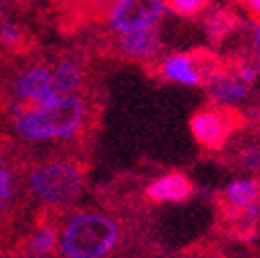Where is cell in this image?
<instances>
[{
  "instance_id": "4",
  "label": "cell",
  "mask_w": 260,
  "mask_h": 258,
  "mask_svg": "<svg viewBox=\"0 0 260 258\" xmlns=\"http://www.w3.org/2000/svg\"><path fill=\"white\" fill-rule=\"evenodd\" d=\"M164 13V0H114L108 11V19L114 31L124 34L133 29L155 27Z\"/></svg>"
},
{
  "instance_id": "21",
  "label": "cell",
  "mask_w": 260,
  "mask_h": 258,
  "mask_svg": "<svg viewBox=\"0 0 260 258\" xmlns=\"http://www.w3.org/2000/svg\"><path fill=\"white\" fill-rule=\"evenodd\" d=\"M246 7H250V11H252L254 15H258V11H260V0H246Z\"/></svg>"
},
{
  "instance_id": "6",
  "label": "cell",
  "mask_w": 260,
  "mask_h": 258,
  "mask_svg": "<svg viewBox=\"0 0 260 258\" xmlns=\"http://www.w3.org/2000/svg\"><path fill=\"white\" fill-rule=\"evenodd\" d=\"M15 93L21 102H29V104H42L54 98L58 91L54 89L52 71L36 67L21 73L19 79L15 81Z\"/></svg>"
},
{
  "instance_id": "9",
  "label": "cell",
  "mask_w": 260,
  "mask_h": 258,
  "mask_svg": "<svg viewBox=\"0 0 260 258\" xmlns=\"http://www.w3.org/2000/svg\"><path fill=\"white\" fill-rule=\"evenodd\" d=\"M120 48L126 56L135 60H149L153 58L161 48V38L155 27H143L124 31L120 38Z\"/></svg>"
},
{
  "instance_id": "14",
  "label": "cell",
  "mask_w": 260,
  "mask_h": 258,
  "mask_svg": "<svg viewBox=\"0 0 260 258\" xmlns=\"http://www.w3.org/2000/svg\"><path fill=\"white\" fill-rule=\"evenodd\" d=\"M56 242H58V234L54 228H42L36 232V236L29 240L27 244V254L29 256H48L52 254V250L56 248Z\"/></svg>"
},
{
  "instance_id": "7",
  "label": "cell",
  "mask_w": 260,
  "mask_h": 258,
  "mask_svg": "<svg viewBox=\"0 0 260 258\" xmlns=\"http://www.w3.org/2000/svg\"><path fill=\"white\" fill-rule=\"evenodd\" d=\"M161 71H164L166 79L180 83V85H188V87H197L207 81L203 64L197 58L186 56V54H174V56L166 58Z\"/></svg>"
},
{
  "instance_id": "3",
  "label": "cell",
  "mask_w": 260,
  "mask_h": 258,
  "mask_svg": "<svg viewBox=\"0 0 260 258\" xmlns=\"http://www.w3.org/2000/svg\"><path fill=\"white\" fill-rule=\"evenodd\" d=\"M29 188L44 203H67L83 190V174L73 164H44L29 174Z\"/></svg>"
},
{
  "instance_id": "20",
  "label": "cell",
  "mask_w": 260,
  "mask_h": 258,
  "mask_svg": "<svg viewBox=\"0 0 260 258\" xmlns=\"http://www.w3.org/2000/svg\"><path fill=\"white\" fill-rule=\"evenodd\" d=\"M242 166L246 170H258V151L256 149H248L242 155Z\"/></svg>"
},
{
  "instance_id": "8",
  "label": "cell",
  "mask_w": 260,
  "mask_h": 258,
  "mask_svg": "<svg viewBox=\"0 0 260 258\" xmlns=\"http://www.w3.org/2000/svg\"><path fill=\"white\" fill-rule=\"evenodd\" d=\"M192 195V184L184 174H166L153 180L147 188V197L155 203H182Z\"/></svg>"
},
{
  "instance_id": "10",
  "label": "cell",
  "mask_w": 260,
  "mask_h": 258,
  "mask_svg": "<svg viewBox=\"0 0 260 258\" xmlns=\"http://www.w3.org/2000/svg\"><path fill=\"white\" fill-rule=\"evenodd\" d=\"M211 95L217 104H238L248 98V83L238 77L213 75L211 79Z\"/></svg>"
},
{
  "instance_id": "22",
  "label": "cell",
  "mask_w": 260,
  "mask_h": 258,
  "mask_svg": "<svg viewBox=\"0 0 260 258\" xmlns=\"http://www.w3.org/2000/svg\"><path fill=\"white\" fill-rule=\"evenodd\" d=\"M5 3H7V0H0V11H3V7H5Z\"/></svg>"
},
{
  "instance_id": "2",
  "label": "cell",
  "mask_w": 260,
  "mask_h": 258,
  "mask_svg": "<svg viewBox=\"0 0 260 258\" xmlns=\"http://www.w3.org/2000/svg\"><path fill=\"white\" fill-rule=\"evenodd\" d=\"M118 240L116 221L100 213H81L64 228L60 252L69 258H102L118 246Z\"/></svg>"
},
{
  "instance_id": "11",
  "label": "cell",
  "mask_w": 260,
  "mask_h": 258,
  "mask_svg": "<svg viewBox=\"0 0 260 258\" xmlns=\"http://www.w3.org/2000/svg\"><path fill=\"white\" fill-rule=\"evenodd\" d=\"M64 13L71 19L87 21V19H102L108 15L114 0H60Z\"/></svg>"
},
{
  "instance_id": "15",
  "label": "cell",
  "mask_w": 260,
  "mask_h": 258,
  "mask_svg": "<svg viewBox=\"0 0 260 258\" xmlns=\"http://www.w3.org/2000/svg\"><path fill=\"white\" fill-rule=\"evenodd\" d=\"M236 25V19L232 13H225V11H217L213 17H209L207 21V31H209V36L213 40L217 38H223L225 34H230V31L234 29Z\"/></svg>"
},
{
  "instance_id": "19",
  "label": "cell",
  "mask_w": 260,
  "mask_h": 258,
  "mask_svg": "<svg viewBox=\"0 0 260 258\" xmlns=\"http://www.w3.org/2000/svg\"><path fill=\"white\" fill-rule=\"evenodd\" d=\"M256 75H258V71H256V67H252V64H242V67H238V73H236V77L248 85L256 81Z\"/></svg>"
},
{
  "instance_id": "18",
  "label": "cell",
  "mask_w": 260,
  "mask_h": 258,
  "mask_svg": "<svg viewBox=\"0 0 260 258\" xmlns=\"http://www.w3.org/2000/svg\"><path fill=\"white\" fill-rule=\"evenodd\" d=\"M13 199V178L9 172L0 170V209H5Z\"/></svg>"
},
{
  "instance_id": "17",
  "label": "cell",
  "mask_w": 260,
  "mask_h": 258,
  "mask_svg": "<svg viewBox=\"0 0 260 258\" xmlns=\"http://www.w3.org/2000/svg\"><path fill=\"white\" fill-rule=\"evenodd\" d=\"M25 42V34L17 27V25H0V44L5 48H11V50H19Z\"/></svg>"
},
{
  "instance_id": "5",
  "label": "cell",
  "mask_w": 260,
  "mask_h": 258,
  "mask_svg": "<svg viewBox=\"0 0 260 258\" xmlns=\"http://www.w3.org/2000/svg\"><path fill=\"white\" fill-rule=\"evenodd\" d=\"M190 131L201 145L209 149H217L225 143L227 135H230V122H227V118L221 112L203 110L192 116Z\"/></svg>"
},
{
  "instance_id": "16",
  "label": "cell",
  "mask_w": 260,
  "mask_h": 258,
  "mask_svg": "<svg viewBox=\"0 0 260 258\" xmlns=\"http://www.w3.org/2000/svg\"><path fill=\"white\" fill-rule=\"evenodd\" d=\"M209 3L211 0H168V7L182 17H194L203 13L209 7Z\"/></svg>"
},
{
  "instance_id": "13",
  "label": "cell",
  "mask_w": 260,
  "mask_h": 258,
  "mask_svg": "<svg viewBox=\"0 0 260 258\" xmlns=\"http://www.w3.org/2000/svg\"><path fill=\"white\" fill-rule=\"evenodd\" d=\"M81 69L79 64L71 62V60H64L60 62L56 71H52V81H54V89L58 93H73L79 85H81Z\"/></svg>"
},
{
  "instance_id": "1",
  "label": "cell",
  "mask_w": 260,
  "mask_h": 258,
  "mask_svg": "<svg viewBox=\"0 0 260 258\" xmlns=\"http://www.w3.org/2000/svg\"><path fill=\"white\" fill-rule=\"evenodd\" d=\"M13 120L19 137L27 141L67 139L79 133L85 118V106L73 93H56L42 104L17 102L13 108Z\"/></svg>"
},
{
  "instance_id": "12",
  "label": "cell",
  "mask_w": 260,
  "mask_h": 258,
  "mask_svg": "<svg viewBox=\"0 0 260 258\" xmlns=\"http://www.w3.org/2000/svg\"><path fill=\"white\" fill-rule=\"evenodd\" d=\"M225 199L234 209L244 211L258 199V184L254 180H236L227 186L225 190Z\"/></svg>"
},
{
  "instance_id": "23",
  "label": "cell",
  "mask_w": 260,
  "mask_h": 258,
  "mask_svg": "<svg viewBox=\"0 0 260 258\" xmlns=\"http://www.w3.org/2000/svg\"><path fill=\"white\" fill-rule=\"evenodd\" d=\"M0 166H3V155H0Z\"/></svg>"
}]
</instances>
